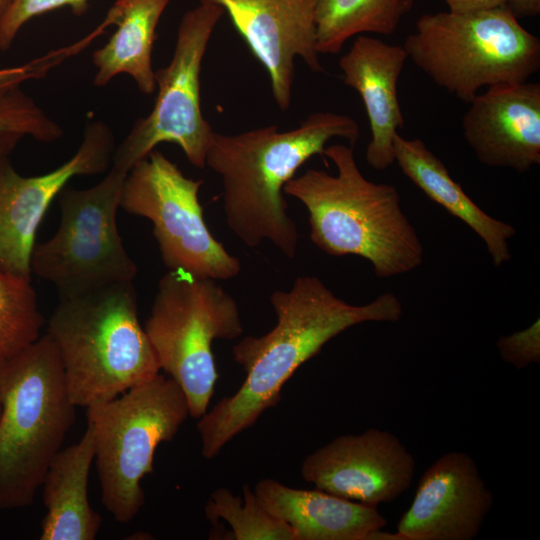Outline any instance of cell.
<instances>
[{
  "label": "cell",
  "instance_id": "3957f363",
  "mask_svg": "<svg viewBox=\"0 0 540 540\" xmlns=\"http://www.w3.org/2000/svg\"><path fill=\"white\" fill-rule=\"evenodd\" d=\"M322 156L332 161L336 174L308 169L283 190L307 209L311 242L330 256L368 260L381 279L418 268L423 244L401 208L397 189L365 178L354 146L331 144Z\"/></svg>",
  "mask_w": 540,
  "mask_h": 540
},
{
  "label": "cell",
  "instance_id": "44dd1931",
  "mask_svg": "<svg viewBox=\"0 0 540 540\" xmlns=\"http://www.w3.org/2000/svg\"><path fill=\"white\" fill-rule=\"evenodd\" d=\"M170 0H117L105 21L116 24L109 40L92 55L93 85L103 87L120 74L129 75L143 94L156 89L153 44L160 18Z\"/></svg>",
  "mask_w": 540,
  "mask_h": 540
},
{
  "label": "cell",
  "instance_id": "5bb4252c",
  "mask_svg": "<svg viewBox=\"0 0 540 540\" xmlns=\"http://www.w3.org/2000/svg\"><path fill=\"white\" fill-rule=\"evenodd\" d=\"M219 5L268 73L278 108L289 109L295 60L313 72L323 66L316 48L319 0H200Z\"/></svg>",
  "mask_w": 540,
  "mask_h": 540
},
{
  "label": "cell",
  "instance_id": "f1b7e54d",
  "mask_svg": "<svg viewBox=\"0 0 540 540\" xmlns=\"http://www.w3.org/2000/svg\"><path fill=\"white\" fill-rule=\"evenodd\" d=\"M448 11L463 13L503 6L506 0H444Z\"/></svg>",
  "mask_w": 540,
  "mask_h": 540
},
{
  "label": "cell",
  "instance_id": "ba28073f",
  "mask_svg": "<svg viewBox=\"0 0 540 540\" xmlns=\"http://www.w3.org/2000/svg\"><path fill=\"white\" fill-rule=\"evenodd\" d=\"M144 329L160 369L184 392L190 416L200 418L218 379L213 342L243 333L236 300L214 279L168 270L158 282Z\"/></svg>",
  "mask_w": 540,
  "mask_h": 540
},
{
  "label": "cell",
  "instance_id": "d6a6232c",
  "mask_svg": "<svg viewBox=\"0 0 540 540\" xmlns=\"http://www.w3.org/2000/svg\"><path fill=\"white\" fill-rule=\"evenodd\" d=\"M1 409H2V408H1V404H0V415H1Z\"/></svg>",
  "mask_w": 540,
  "mask_h": 540
},
{
  "label": "cell",
  "instance_id": "4316f807",
  "mask_svg": "<svg viewBox=\"0 0 540 540\" xmlns=\"http://www.w3.org/2000/svg\"><path fill=\"white\" fill-rule=\"evenodd\" d=\"M89 45L85 38L69 46L50 51L23 65L0 69V91L20 86L23 82L45 77L54 67Z\"/></svg>",
  "mask_w": 540,
  "mask_h": 540
},
{
  "label": "cell",
  "instance_id": "4dcf8cb0",
  "mask_svg": "<svg viewBox=\"0 0 540 540\" xmlns=\"http://www.w3.org/2000/svg\"><path fill=\"white\" fill-rule=\"evenodd\" d=\"M23 135L13 132L0 133V165L9 158Z\"/></svg>",
  "mask_w": 540,
  "mask_h": 540
},
{
  "label": "cell",
  "instance_id": "9a60e30c",
  "mask_svg": "<svg viewBox=\"0 0 540 540\" xmlns=\"http://www.w3.org/2000/svg\"><path fill=\"white\" fill-rule=\"evenodd\" d=\"M493 500L474 459L448 452L422 474L395 533L400 540H473Z\"/></svg>",
  "mask_w": 540,
  "mask_h": 540
},
{
  "label": "cell",
  "instance_id": "7c38bea8",
  "mask_svg": "<svg viewBox=\"0 0 540 540\" xmlns=\"http://www.w3.org/2000/svg\"><path fill=\"white\" fill-rule=\"evenodd\" d=\"M116 148L111 128L101 120L85 125L74 155L56 169L37 176L19 174L6 159L0 165V268L31 277V255L38 227L69 180L106 172Z\"/></svg>",
  "mask_w": 540,
  "mask_h": 540
},
{
  "label": "cell",
  "instance_id": "1f68e13d",
  "mask_svg": "<svg viewBox=\"0 0 540 540\" xmlns=\"http://www.w3.org/2000/svg\"><path fill=\"white\" fill-rule=\"evenodd\" d=\"M14 0H0V21Z\"/></svg>",
  "mask_w": 540,
  "mask_h": 540
},
{
  "label": "cell",
  "instance_id": "52a82bcc",
  "mask_svg": "<svg viewBox=\"0 0 540 540\" xmlns=\"http://www.w3.org/2000/svg\"><path fill=\"white\" fill-rule=\"evenodd\" d=\"M188 416L184 392L160 373L87 408L101 500L117 522L128 523L140 512L145 500L141 482L153 472L155 451L175 437Z\"/></svg>",
  "mask_w": 540,
  "mask_h": 540
},
{
  "label": "cell",
  "instance_id": "603a6c76",
  "mask_svg": "<svg viewBox=\"0 0 540 540\" xmlns=\"http://www.w3.org/2000/svg\"><path fill=\"white\" fill-rule=\"evenodd\" d=\"M43 322L31 279L0 268V363L35 342Z\"/></svg>",
  "mask_w": 540,
  "mask_h": 540
},
{
  "label": "cell",
  "instance_id": "ffe728a7",
  "mask_svg": "<svg viewBox=\"0 0 540 540\" xmlns=\"http://www.w3.org/2000/svg\"><path fill=\"white\" fill-rule=\"evenodd\" d=\"M394 157L402 173L430 200L467 224L483 240L495 266L511 259L509 240L516 229L482 210L421 139H407L397 133Z\"/></svg>",
  "mask_w": 540,
  "mask_h": 540
},
{
  "label": "cell",
  "instance_id": "d6986e66",
  "mask_svg": "<svg viewBox=\"0 0 540 540\" xmlns=\"http://www.w3.org/2000/svg\"><path fill=\"white\" fill-rule=\"evenodd\" d=\"M95 459V440L87 424L81 439L62 448L49 464L41 484L46 514L41 540H93L102 518L88 499V479Z\"/></svg>",
  "mask_w": 540,
  "mask_h": 540
},
{
  "label": "cell",
  "instance_id": "7a4b0ae2",
  "mask_svg": "<svg viewBox=\"0 0 540 540\" xmlns=\"http://www.w3.org/2000/svg\"><path fill=\"white\" fill-rule=\"evenodd\" d=\"M359 137L358 123L334 112L310 114L290 130L268 125L238 134L214 132L205 166L221 179L230 230L247 247L269 241L284 256L295 257L299 234L287 212L286 183L306 161L323 155L330 140L354 146Z\"/></svg>",
  "mask_w": 540,
  "mask_h": 540
},
{
  "label": "cell",
  "instance_id": "4fadbf2b",
  "mask_svg": "<svg viewBox=\"0 0 540 540\" xmlns=\"http://www.w3.org/2000/svg\"><path fill=\"white\" fill-rule=\"evenodd\" d=\"M416 462L391 432L371 428L339 436L306 456L302 478L324 492L377 507L410 486Z\"/></svg>",
  "mask_w": 540,
  "mask_h": 540
},
{
  "label": "cell",
  "instance_id": "6da1fadb",
  "mask_svg": "<svg viewBox=\"0 0 540 540\" xmlns=\"http://www.w3.org/2000/svg\"><path fill=\"white\" fill-rule=\"evenodd\" d=\"M275 326L261 336H246L232 349L246 373L231 396L199 418L197 429L206 459L216 457L234 437L253 426L281 399L294 372L345 330L365 322H397L403 314L398 297L386 292L363 305L337 297L318 277L300 276L289 290L270 296Z\"/></svg>",
  "mask_w": 540,
  "mask_h": 540
},
{
  "label": "cell",
  "instance_id": "ac0fdd59",
  "mask_svg": "<svg viewBox=\"0 0 540 540\" xmlns=\"http://www.w3.org/2000/svg\"><path fill=\"white\" fill-rule=\"evenodd\" d=\"M254 492L272 515L295 531L298 540H376L387 524L377 507L319 489H298L262 479Z\"/></svg>",
  "mask_w": 540,
  "mask_h": 540
},
{
  "label": "cell",
  "instance_id": "2e32d148",
  "mask_svg": "<svg viewBox=\"0 0 540 540\" xmlns=\"http://www.w3.org/2000/svg\"><path fill=\"white\" fill-rule=\"evenodd\" d=\"M461 125L480 163L527 172L540 164V84L487 87L469 102Z\"/></svg>",
  "mask_w": 540,
  "mask_h": 540
},
{
  "label": "cell",
  "instance_id": "5b68a950",
  "mask_svg": "<svg viewBox=\"0 0 540 540\" xmlns=\"http://www.w3.org/2000/svg\"><path fill=\"white\" fill-rule=\"evenodd\" d=\"M0 404V509H20L33 503L75 420L47 334L0 363Z\"/></svg>",
  "mask_w": 540,
  "mask_h": 540
},
{
  "label": "cell",
  "instance_id": "8fae6325",
  "mask_svg": "<svg viewBox=\"0 0 540 540\" xmlns=\"http://www.w3.org/2000/svg\"><path fill=\"white\" fill-rule=\"evenodd\" d=\"M203 180L186 177L154 149L127 173L120 208L153 224L164 265L200 278L228 280L241 271L240 260L210 232L199 191Z\"/></svg>",
  "mask_w": 540,
  "mask_h": 540
},
{
  "label": "cell",
  "instance_id": "f546056e",
  "mask_svg": "<svg viewBox=\"0 0 540 540\" xmlns=\"http://www.w3.org/2000/svg\"><path fill=\"white\" fill-rule=\"evenodd\" d=\"M505 6L517 19L540 13V0H506Z\"/></svg>",
  "mask_w": 540,
  "mask_h": 540
},
{
  "label": "cell",
  "instance_id": "e0dca14e",
  "mask_svg": "<svg viewBox=\"0 0 540 540\" xmlns=\"http://www.w3.org/2000/svg\"><path fill=\"white\" fill-rule=\"evenodd\" d=\"M407 60L403 45L366 34L356 36L339 59L344 84L363 101L371 132L365 158L376 170H386L395 163L394 136L405 123L398 81Z\"/></svg>",
  "mask_w": 540,
  "mask_h": 540
},
{
  "label": "cell",
  "instance_id": "277c9868",
  "mask_svg": "<svg viewBox=\"0 0 540 540\" xmlns=\"http://www.w3.org/2000/svg\"><path fill=\"white\" fill-rule=\"evenodd\" d=\"M46 334L76 407L110 401L161 370L139 321L133 282L59 297Z\"/></svg>",
  "mask_w": 540,
  "mask_h": 540
},
{
  "label": "cell",
  "instance_id": "8992f818",
  "mask_svg": "<svg viewBox=\"0 0 540 540\" xmlns=\"http://www.w3.org/2000/svg\"><path fill=\"white\" fill-rule=\"evenodd\" d=\"M505 6L421 15L403 47L438 87L469 103L481 88L521 83L540 68V40Z\"/></svg>",
  "mask_w": 540,
  "mask_h": 540
},
{
  "label": "cell",
  "instance_id": "30bf717a",
  "mask_svg": "<svg viewBox=\"0 0 540 540\" xmlns=\"http://www.w3.org/2000/svg\"><path fill=\"white\" fill-rule=\"evenodd\" d=\"M224 14L214 3L200 1L181 18L172 58L155 71L157 97L152 110L137 119L116 146L112 165L128 172L160 143H175L196 168H204L214 134L201 109L200 74L212 33Z\"/></svg>",
  "mask_w": 540,
  "mask_h": 540
},
{
  "label": "cell",
  "instance_id": "83f0119b",
  "mask_svg": "<svg viewBox=\"0 0 540 540\" xmlns=\"http://www.w3.org/2000/svg\"><path fill=\"white\" fill-rule=\"evenodd\" d=\"M502 360L517 369L540 362V321L537 319L529 327L502 336L497 342Z\"/></svg>",
  "mask_w": 540,
  "mask_h": 540
},
{
  "label": "cell",
  "instance_id": "484cf974",
  "mask_svg": "<svg viewBox=\"0 0 540 540\" xmlns=\"http://www.w3.org/2000/svg\"><path fill=\"white\" fill-rule=\"evenodd\" d=\"M89 0H14L0 21V49L8 50L21 28L32 18L70 7L76 16L88 9Z\"/></svg>",
  "mask_w": 540,
  "mask_h": 540
},
{
  "label": "cell",
  "instance_id": "d4e9b609",
  "mask_svg": "<svg viewBox=\"0 0 540 540\" xmlns=\"http://www.w3.org/2000/svg\"><path fill=\"white\" fill-rule=\"evenodd\" d=\"M28 135L51 143L63 136L61 126L28 96L20 86L0 91V133Z\"/></svg>",
  "mask_w": 540,
  "mask_h": 540
},
{
  "label": "cell",
  "instance_id": "9c48e42d",
  "mask_svg": "<svg viewBox=\"0 0 540 540\" xmlns=\"http://www.w3.org/2000/svg\"><path fill=\"white\" fill-rule=\"evenodd\" d=\"M127 173L111 166L96 185H66L58 194L59 227L50 239L35 244L31 271L52 283L59 297L135 279L138 268L116 219Z\"/></svg>",
  "mask_w": 540,
  "mask_h": 540
},
{
  "label": "cell",
  "instance_id": "7402d4cb",
  "mask_svg": "<svg viewBox=\"0 0 540 540\" xmlns=\"http://www.w3.org/2000/svg\"><path fill=\"white\" fill-rule=\"evenodd\" d=\"M414 0H319L316 48L319 54H338L352 37L391 35L409 13Z\"/></svg>",
  "mask_w": 540,
  "mask_h": 540
},
{
  "label": "cell",
  "instance_id": "cb8c5ba5",
  "mask_svg": "<svg viewBox=\"0 0 540 540\" xmlns=\"http://www.w3.org/2000/svg\"><path fill=\"white\" fill-rule=\"evenodd\" d=\"M205 513L211 520L221 518L226 521L231 528V539L298 540L295 531L272 515L248 485L243 487V498L227 488L215 490Z\"/></svg>",
  "mask_w": 540,
  "mask_h": 540
}]
</instances>
